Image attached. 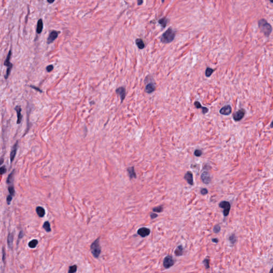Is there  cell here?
<instances>
[{
	"mask_svg": "<svg viewBox=\"0 0 273 273\" xmlns=\"http://www.w3.org/2000/svg\"><path fill=\"white\" fill-rule=\"evenodd\" d=\"M258 27L260 31L267 37L269 36L272 32V26L264 19L259 20Z\"/></svg>",
	"mask_w": 273,
	"mask_h": 273,
	"instance_id": "obj_1",
	"label": "cell"
},
{
	"mask_svg": "<svg viewBox=\"0 0 273 273\" xmlns=\"http://www.w3.org/2000/svg\"><path fill=\"white\" fill-rule=\"evenodd\" d=\"M175 35V32L171 28H169L162 35L161 41L164 43H170L173 41Z\"/></svg>",
	"mask_w": 273,
	"mask_h": 273,
	"instance_id": "obj_2",
	"label": "cell"
},
{
	"mask_svg": "<svg viewBox=\"0 0 273 273\" xmlns=\"http://www.w3.org/2000/svg\"><path fill=\"white\" fill-rule=\"evenodd\" d=\"M92 254L95 258H98L101 253V247L99 243V239H98L94 241L90 246Z\"/></svg>",
	"mask_w": 273,
	"mask_h": 273,
	"instance_id": "obj_3",
	"label": "cell"
},
{
	"mask_svg": "<svg viewBox=\"0 0 273 273\" xmlns=\"http://www.w3.org/2000/svg\"><path fill=\"white\" fill-rule=\"evenodd\" d=\"M11 54H12V52L11 50H10V51L9 52L8 54V56L7 57H6V60H5V62H4V66H5L7 67V70H6V74L5 75H4V78H5V79H7V78L9 77V76L10 75V72L11 71L12 68L13 67V65L10 62V58H11Z\"/></svg>",
	"mask_w": 273,
	"mask_h": 273,
	"instance_id": "obj_4",
	"label": "cell"
},
{
	"mask_svg": "<svg viewBox=\"0 0 273 273\" xmlns=\"http://www.w3.org/2000/svg\"><path fill=\"white\" fill-rule=\"evenodd\" d=\"M174 259L171 255H167L166 256L163 260V266L166 269L170 268L173 266L174 264Z\"/></svg>",
	"mask_w": 273,
	"mask_h": 273,
	"instance_id": "obj_5",
	"label": "cell"
},
{
	"mask_svg": "<svg viewBox=\"0 0 273 273\" xmlns=\"http://www.w3.org/2000/svg\"><path fill=\"white\" fill-rule=\"evenodd\" d=\"M219 207L224 209V215L225 217H227L229 215V211L230 210V204L229 202L227 201H222L220 203Z\"/></svg>",
	"mask_w": 273,
	"mask_h": 273,
	"instance_id": "obj_6",
	"label": "cell"
},
{
	"mask_svg": "<svg viewBox=\"0 0 273 273\" xmlns=\"http://www.w3.org/2000/svg\"><path fill=\"white\" fill-rule=\"evenodd\" d=\"M245 114V111L244 109H241L235 113L233 115L234 120L235 121H239L244 117Z\"/></svg>",
	"mask_w": 273,
	"mask_h": 273,
	"instance_id": "obj_7",
	"label": "cell"
},
{
	"mask_svg": "<svg viewBox=\"0 0 273 273\" xmlns=\"http://www.w3.org/2000/svg\"><path fill=\"white\" fill-rule=\"evenodd\" d=\"M18 141H16V143L14 144V145L13 146L12 150H11V151L10 155L11 163H12V162L14 161L15 157H16L17 149H18Z\"/></svg>",
	"mask_w": 273,
	"mask_h": 273,
	"instance_id": "obj_8",
	"label": "cell"
},
{
	"mask_svg": "<svg viewBox=\"0 0 273 273\" xmlns=\"http://www.w3.org/2000/svg\"><path fill=\"white\" fill-rule=\"evenodd\" d=\"M138 234L140 236L143 237H145L149 235V234L150 233V230L149 229H148L147 228H146V227H143V228H141L139 229L138 230Z\"/></svg>",
	"mask_w": 273,
	"mask_h": 273,
	"instance_id": "obj_9",
	"label": "cell"
},
{
	"mask_svg": "<svg viewBox=\"0 0 273 273\" xmlns=\"http://www.w3.org/2000/svg\"><path fill=\"white\" fill-rule=\"evenodd\" d=\"M201 178L202 182L205 183V184H209L211 181V176L210 175L209 173L206 171L203 172L201 174Z\"/></svg>",
	"mask_w": 273,
	"mask_h": 273,
	"instance_id": "obj_10",
	"label": "cell"
},
{
	"mask_svg": "<svg viewBox=\"0 0 273 273\" xmlns=\"http://www.w3.org/2000/svg\"><path fill=\"white\" fill-rule=\"evenodd\" d=\"M58 36V32L56 31V30H53L51 33H50L49 37H48L47 40V43L48 44L51 43L53 42V41L57 38Z\"/></svg>",
	"mask_w": 273,
	"mask_h": 273,
	"instance_id": "obj_11",
	"label": "cell"
},
{
	"mask_svg": "<svg viewBox=\"0 0 273 273\" xmlns=\"http://www.w3.org/2000/svg\"><path fill=\"white\" fill-rule=\"evenodd\" d=\"M116 93L117 95H119L121 99V101H123L126 96L125 89L123 87H120L116 90Z\"/></svg>",
	"mask_w": 273,
	"mask_h": 273,
	"instance_id": "obj_12",
	"label": "cell"
},
{
	"mask_svg": "<svg viewBox=\"0 0 273 273\" xmlns=\"http://www.w3.org/2000/svg\"><path fill=\"white\" fill-rule=\"evenodd\" d=\"M231 107L230 105H226L222 107L220 110V113L224 115H229L231 113Z\"/></svg>",
	"mask_w": 273,
	"mask_h": 273,
	"instance_id": "obj_13",
	"label": "cell"
},
{
	"mask_svg": "<svg viewBox=\"0 0 273 273\" xmlns=\"http://www.w3.org/2000/svg\"><path fill=\"white\" fill-rule=\"evenodd\" d=\"M184 178L190 185H193L194 184L193 174H192L191 172L189 171L187 172V173L185 174Z\"/></svg>",
	"mask_w": 273,
	"mask_h": 273,
	"instance_id": "obj_14",
	"label": "cell"
},
{
	"mask_svg": "<svg viewBox=\"0 0 273 273\" xmlns=\"http://www.w3.org/2000/svg\"><path fill=\"white\" fill-rule=\"evenodd\" d=\"M15 110L17 112V123L18 124H19L21 122V120H22V115L21 114V108L20 106H17L16 107L14 108Z\"/></svg>",
	"mask_w": 273,
	"mask_h": 273,
	"instance_id": "obj_15",
	"label": "cell"
},
{
	"mask_svg": "<svg viewBox=\"0 0 273 273\" xmlns=\"http://www.w3.org/2000/svg\"><path fill=\"white\" fill-rule=\"evenodd\" d=\"M155 86L153 83H149L146 85L145 88V91L148 93H151L155 90Z\"/></svg>",
	"mask_w": 273,
	"mask_h": 273,
	"instance_id": "obj_16",
	"label": "cell"
},
{
	"mask_svg": "<svg viewBox=\"0 0 273 273\" xmlns=\"http://www.w3.org/2000/svg\"><path fill=\"white\" fill-rule=\"evenodd\" d=\"M194 105H195V107L196 108H201L202 110V113H203V114H206L207 112H208L209 111V109L205 107H203L201 105L199 101H196L194 102Z\"/></svg>",
	"mask_w": 273,
	"mask_h": 273,
	"instance_id": "obj_17",
	"label": "cell"
},
{
	"mask_svg": "<svg viewBox=\"0 0 273 273\" xmlns=\"http://www.w3.org/2000/svg\"><path fill=\"white\" fill-rule=\"evenodd\" d=\"M36 212L38 217L42 218L44 216L45 214V210L43 207L41 206H38L36 208Z\"/></svg>",
	"mask_w": 273,
	"mask_h": 273,
	"instance_id": "obj_18",
	"label": "cell"
},
{
	"mask_svg": "<svg viewBox=\"0 0 273 273\" xmlns=\"http://www.w3.org/2000/svg\"><path fill=\"white\" fill-rule=\"evenodd\" d=\"M174 254L176 256H182L183 254V248L182 245L177 246V248L174 251Z\"/></svg>",
	"mask_w": 273,
	"mask_h": 273,
	"instance_id": "obj_19",
	"label": "cell"
},
{
	"mask_svg": "<svg viewBox=\"0 0 273 273\" xmlns=\"http://www.w3.org/2000/svg\"><path fill=\"white\" fill-rule=\"evenodd\" d=\"M43 28V23L42 19H40L38 21L37 24V29L36 31L38 34H41L42 32Z\"/></svg>",
	"mask_w": 273,
	"mask_h": 273,
	"instance_id": "obj_20",
	"label": "cell"
},
{
	"mask_svg": "<svg viewBox=\"0 0 273 273\" xmlns=\"http://www.w3.org/2000/svg\"><path fill=\"white\" fill-rule=\"evenodd\" d=\"M14 234L12 233L9 234L8 236V244L9 248L12 249L13 248V243H14Z\"/></svg>",
	"mask_w": 273,
	"mask_h": 273,
	"instance_id": "obj_21",
	"label": "cell"
},
{
	"mask_svg": "<svg viewBox=\"0 0 273 273\" xmlns=\"http://www.w3.org/2000/svg\"><path fill=\"white\" fill-rule=\"evenodd\" d=\"M136 43L137 47L140 49H143L145 48V43H144L143 40L141 38H137L136 40Z\"/></svg>",
	"mask_w": 273,
	"mask_h": 273,
	"instance_id": "obj_22",
	"label": "cell"
},
{
	"mask_svg": "<svg viewBox=\"0 0 273 273\" xmlns=\"http://www.w3.org/2000/svg\"><path fill=\"white\" fill-rule=\"evenodd\" d=\"M14 171H15V170H13V171L11 172L9 174L8 177L7 178V179H6V183H7L8 184H10V183H11L12 182L13 179H14Z\"/></svg>",
	"mask_w": 273,
	"mask_h": 273,
	"instance_id": "obj_23",
	"label": "cell"
},
{
	"mask_svg": "<svg viewBox=\"0 0 273 273\" xmlns=\"http://www.w3.org/2000/svg\"><path fill=\"white\" fill-rule=\"evenodd\" d=\"M158 23L160 24V25L162 26L163 27H165L166 26L168 23V19L166 18H161L159 19V20L158 21Z\"/></svg>",
	"mask_w": 273,
	"mask_h": 273,
	"instance_id": "obj_24",
	"label": "cell"
},
{
	"mask_svg": "<svg viewBox=\"0 0 273 273\" xmlns=\"http://www.w3.org/2000/svg\"><path fill=\"white\" fill-rule=\"evenodd\" d=\"M128 173H129V175L130 178H133L136 177V173H135L134 169V167L129 168L128 170Z\"/></svg>",
	"mask_w": 273,
	"mask_h": 273,
	"instance_id": "obj_25",
	"label": "cell"
},
{
	"mask_svg": "<svg viewBox=\"0 0 273 273\" xmlns=\"http://www.w3.org/2000/svg\"><path fill=\"white\" fill-rule=\"evenodd\" d=\"M38 244V241L37 239H33L30 241L29 243H28V246L30 248L33 249L35 248L37 246Z\"/></svg>",
	"mask_w": 273,
	"mask_h": 273,
	"instance_id": "obj_26",
	"label": "cell"
},
{
	"mask_svg": "<svg viewBox=\"0 0 273 273\" xmlns=\"http://www.w3.org/2000/svg\"><path fill=\"white\" fill-rule=\"evenodd\" d=\"M43 228H44L46 231L47 232H50L51 231V229L50 227V224L49 221H45L43 225Z\"/></svg>",
	"mask_w": 273,
	"mask_h": 273,
	"instance_id": "obj_27",
	"label": "cell"
},
{
	"mask_svg": "<svg viewBox=\"0 0 273 273\" xmlns=\"http://www.w3.org/2000/svg\"><path fill=\"white\" fill-rule=\"evenodd\" d=\"M229 242H230V243L231 244H235V243L236 242V241H237V238H236V236L235 234H233L231 235L229 237Z\"/></svg>",
	"mask_w": 273,
	"mask_h": 273,
	"instance_id": "obj_28",
	"label": "cell"
},
{
	"mask_svg": "<svg viewBox=\"0 0 273 273\" xmlns=\"http://www.w3.org/2000/svg\"><path fill=\"white\" fill-rule=\"evenodd\" d=\"M214 71H215L214 69L211 68H209V67H207L206 69V71H205V76H206V77H210V76L212 74Z\"/></svg>",
	"mask_w": 273,
	"mask_h": 273,
	"instance_id": "obj_29",
	"label": "cell"
},
{
	"mask_svg": "<svg viewBox=\"0 0 273 273\" xmlns=\"http://www.w3.org/2000/svg\"><path fill=\"white\" fill-rule=\"evenodd\" d=\"M8 191H9V192L10 195H11L12 196H14L15 191H14V187L13 186H9Z\"/></svg>",
	"mask_w": 273,
	"mask_h": 273,
	"instance_id": "obj_30",
	"label": "cell"
},
{
	"mask_svg": "<svg viewBox=\"0 0 273 273\" xmlns=\"http://www.w3.org/2000/svg\"><path fill=\"white\" fill-rule=\"evenodd\" d=\"M77 270V266L73 265L69 267L68 273H75Z\"/></svg>",
	"mask_w": 273,
	"mask_h": 273,
	"instance_id": "obj_31",
	"label": "cell"
},
{
	"mask_svg": "<svg viewBox=\"0 0 273 273\" xmlns=\"http://www.w3.org/2000/svg\"><path fill=\"white\" fill-rule=\"evenodd\" d=\"M220 230H221V227H220V226L219 225H216L215 227H214L213 228V232L216 233V234H217L218 233H219L220 231Z\"/></svg>",
	"mask_w": 273,
	"mask_h": 273,
	"instance_id": "obj_32",
	"label": "cell"
},
{
	"mask_svg": "<svg viewBox=\"0 0 273 273\" xmlns=\"http://www.w3.org/2000/svg\"><path fill=\"white\" fill-rule=\"evenodd\" d=\"M203 263L205 267L206 268V269H209L210 268V265H209V260L207 259H205L203 261Z\"/></svg>",
	"mask_w": 273,
	"mask_h": 273,
	"instance_id": "obj_33",
	"label": "cell"
},
{
	"mask_svg": "<svg viewBox=\"0 0 273 273\" xmlns=\"http://www.w3.org/2000/svg\"><path fill=\"white\" fill-rule=\"evenodd\" d=\"M163 207L162 206H160L155 207V208L153 209V210L154 212H161L163 211Z\"/></svg>",
	"mask_w": 273,
	"mask_h": 273,
	"instance_id": "obj_34",
	"label": "cell"
},
{
	"mask_svg": "<svg viewBox=\"0 0 273 273\" xmlns=\"http://www.w3.org/2000/svg\"><path fill=\"white\" fill-rule=\"evenodd\" d=\"M6 171H7V170H6L5 166H3V167L0 168V174L2 175V174L6 173Z\"/></svg>",
	"mask_w": 273,
	"mask_h": 273,
	"instance_id": "obj_35",
	"label": "cell"
},
{
	"mask_svg": "<svg viewBox=\"0 0 273 273\" xmlns=\"http://www.w3.org/2000/svg\"><path fill=\"white\" fill-rule=\"evenodd\" d=\"M202 150H201L200 149H196L195 150V152H194V155H195V156L197 157L201 156L202 155Z\"/></svg>",
	"mask_w": 273,
	"mask_h": 273,
	"instance_id": "obj_36",
	"label": "cell"
},
{
	"mask_svg": "<svg viewBox=\"0 0 273 273\" xmlns=\"http://www.w3.org/2000/svg\"><path fill=\"white\" fill-rule=\"evenodd\" d=\"M12 198H13V196H12L11 195H9L7 196V197H6V202H7V203L8 205H9L10 204V203L11 202L12 200Z\"/></svg>",
	"mask_w": 273,
	"mask_h": 273,
	"instance_id": "obj_37",
	"label": "cell"
},
{
	"mask_svg": "<svg viewBox=\"0 0 273 273\" xmlns=\"http://www.w3.org/2000/svg\"><path fill=\"white\" fill-rule=\"evenodd\" d=\"M53 69V65H49V66H48L47 67V68H46V70H47V71L48 72H51Z\"/></svg>",
	"mask_w": 273,
	"mask_h": 273,
	"instance_id": "obj_38",
	"label": "cell"
},
{
	"mask_svg": "<svg viewBox=\"0 0 273 273\" xmlns=\"http://www.w3.org/2000/svg\"><path fill=\"white\" fill-rule=\"evenodd\" d=\"M201 193L202 195H206V194L208 193V191H207V190L206 188H202L201 191Z\"/></svg>",
	"mask_w": 273,
	"mask_h": 273,
	"instance_id": "obj_39",
	"label": "cell"
},
{
	"mask_svg": "<svg viewBox=\"0 0 273 273\" xmlns=\"http://www.w3.org/2000/svg\"><path fill=\"white\" fill-rule=\"evenodd\" d=\"M30 86L32 88L34 89V90H36V91H38L40 92H42V90H41V89H39L38 88V87H36V86Z\"/></svg>",
	"mask_w": 273,
	"mask_h": 273,
	"instance_id": "obj_40",
	"label": "cell"
},
{
	"mask_svg": "<svg viewBox=\"0 0 273 273\" xmlns=\"http://www.w3.org/2000/svg\"><path fill=\"white\" fill-rule=\"evenodd\" d=\"M3 260L4 262L5 261V251L4 248H3Z\"/></svg>",
	"mask_w": 273,
	"mask_h": 273,
	"instance_id": "obj_41",
	"label": "cell"
},
{
	"mask_svg": "<svg viewBox=\"0 0 273 273\" xmlns=\"http://www.w3.org/2000/svg\"><path fill=\"white\" fill-rule=\"evenodd\" d=\"M24 232L23 230H21L20 231V233H19V239H20L21 238H23V237L24 236Z\"/></svg>",
	"mask_w": 273,
	"mask_h": 273,
	"instance_id": "obj_42",
	"label": "cell"
},
{
	"mask_svg": "<svg viewBox=\"0 0 273 273\" xmlns=\"http://www.w3.org/2000/svg\"><path fill=\"white\" fill-rule=\"evenodd\" d=\"M157 217H158V215H156L155 213H152L150 215V217H151L152 219H154V218H156Z\"/></svg>",
	"mask_w": 273,
	"mask_h": 273,
	"instance_id": "obj_43",
	"label": "cell"
},
{
	"mask_svg": "<svg viewBox=\"0 0 273 273\" xmlns=\"http://www.w3.org/2000/svg\"><path fill=\"white\" fill-rule=\"evenodd\" d=\"M212 241L215 243H217L219 241H218V239H216V238H215V239H212Z\"/></svg>",
	"mask_w": 273,
	"mask_h": 273,
	"instance_id": "obj_44",
	"label": "cell"
},
{
	"mask_svg": "<svg viewBox=\"0 0 273 273\" xmlns=\"http://www.w3.org/2000/svg\"><path fill=\"white\" fill-rule=\"evenodd\" d=\"M4 163V158H0V165L3 164Z\"/></svg>",
	"mask_w": 273,
	"mask_h": 273,
	"instance_id": "obj_45",
	"label": "cell"
},
{
	"mask_svg": "<svg viewBox=\"0 0 273 273\" xmlns=\"http://www.w3.org/2000/svg\"><path fill=\"white\" fill-rule=\"evenodd\" d=\"M143 3V1H138V5H141V4Z\"/></svg>",
	"mask_w": 273,
	"mask_h": 273,
	"instance_id": "obj_46",
	"label": "cell"
},
{
	"mask_svg": "<svg viewBox=\"0 0 273 273\" xmlns=\"http://www.w3.org/2000/svg\"><path fill=\"white\" fill-rule=\"evenodd\" d=\"M53 2H54V1H48V2H49V3H53Z\"/></svg>",
	"mask_w": 273,
	"mask_h": 273,
	"instance_id": "obj_47",
	"label": "cell"
},
{
	"mask_svg": "<svg viewBox=\"0 0 273 273\" xmlns=\"http://www.w3.org/2000/svg\"><path fill=\"white\" fill-rule=\"evenodd\" d=\"M272 270H273V269H272H272H270V270L269 273H272Z\"/></svg>",
	"mask_w": 273,
	"mask_h": 273,
	"instance_id": "obj_48",
	"label": "cell"
}]
</instances>
